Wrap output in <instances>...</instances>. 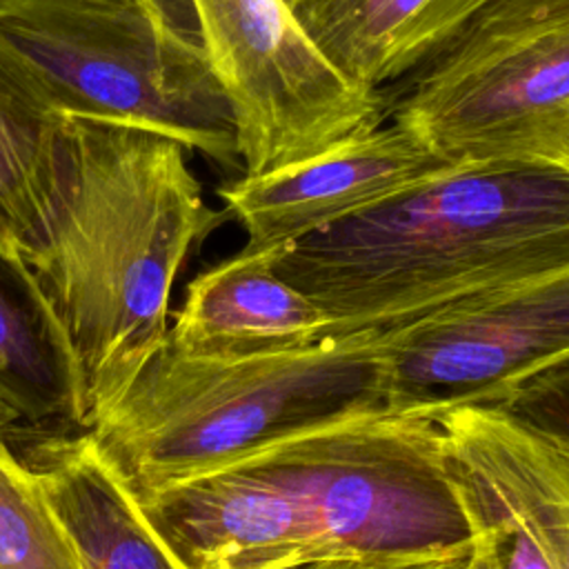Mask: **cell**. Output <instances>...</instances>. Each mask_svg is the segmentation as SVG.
<instances>
[{
  "label": "cell",
  "mask_w": 569,
  "mask_h": 569,
  "mask_svg": "<svg viewBox=\"0 0 569 569\" xmlns=\"http://www.w3.org/2000/svg\"><path fill=\"white\" fill-rule=\"evenodd\" d=\"M187 149L158 131L62 118L51 209L11 267L62 358L76 429L93 422L169 342L173 282L227 216Z\"/></svg>",
  "instance_id": "1"
},
{
  "label": "cell",
  "mask_w": 569,
  "mask_h": 569,
  "mask_svg": "<svg viewBox=\"0 0 569 569\" xmlns=\"http://www.w3.org/2000/svg\"><path fill=\"white\" fill-rule=\"evenodd\" d=\"M569 267V171L489 162L422 182L284 244L276 269L338 327L391 329Z\"/></svg>",
  "instance_id": "2"
},
{
  "label": "cell",
  "mask_w": 569,
  "mask_h": 569,
  "mask_svg": "<svg viewBox=\"0 0 569 569\" xmlns=\"http://www.w3.org/2000/svg\"><path fill=\"white\" fill-rule=\"evenodd\" d=\"M378 333L385 405H505L569 367V267L478 291Z\"/></svg>",
  "instance_id": "8"
},
{
  "label": "cell",
  "mask_w": 569,
  "mask_h": 569,
  "mask_svg": "<svg viewBox=\"0 0 569 569\" xmlns=\"http://www.w3.org/2000/svg\"><path fill=\"white\" fill-rule=\"evenodd\" d=\"M380 93L387 120L442 158L556 164L569 120V0H491Z\"/></svg>",
  "instance_id": "6"
},
{
  "label": "cell",
  "mask_w": 569,
  "mask_h": 569,
  "mask_svg": "<svg viewBox=\"0 0 569 569\" xmlns=\"http://www.w3.org/2000/svg\"><path fill=\"white\" fill-rule=\"evenodd\" d=\"M462 167L429 149L409 129L385 120L311 158L231 180L218 189L244 247L298 242L422 182Z\"/></svg>",
  "instance_id": "9"
},
{
  "label": "cell",
  "mask_w": 569,
  "mask_h": 569,
  "mask_svg": "<svg viewBox=\"0 0 569 569\" xmlns=\"http://www.w3.org/2000/svg\"><path fill=\"white\" fill-rule=\"evenodd\" d=\"M140 2H144L151 11H156L158 16L167 18V20H171L176 24L196 29L187 0H140Z\"/></svg>",
  "instance_id": "20"
},
{
  "label": "cell",
  "mask_w": 569,
  "mask_h": 569,
  "mask_svg": "<svg viewBox=\"0 0 569 569\" xmlns=\"http://www.w3.org/2000/svg\"><path fill=\"white\" fill-rule=\"evenodd\" d=\"M282 247H242L200 271L173 316L169 342L191 356H249L336 336L331 316L278 273Z\"/></svg>",
  "instance_id": "11"
},
{
  "label": "cell",
  "mask_w": 569,
  "mask_h": 569,
  "mask_svg": "<svg viewBox=\"0 0 569 569\" xmlns=\"http://www.w3.org/2000/svg\"><path fill=\"white\" fill-rule=\"evenodd\" d=\"M138 2H140V0H138ZM142 4H144V2H142ZM144 7H147V4H144ZM153 13H156V11H153Z\"/></svg>",
  "instance_id": "23"
},
{
  "label": "cell",
  "mask_w": 569,
  "mask_h": 569,
  "mask_svg": "<svg viewBox=\"0 0 569 569\" xmlns=\"http://www.w3.org/2000/svg\"><path fill=\"white\" fill-rule=\"evenodd\" d=\"M556 164H560L562 169L569 171V120H567V127H565V136H562V147H560V153H558V160Z\"/></svg>",
  "instance_id": "22"
},
{
  "label": "cell",
  "mask_w": 569,
  "mask_h": 569,
  "mask_svg": "<svg viewBox=\"0 0 569 569\" xmlns=\"http://www.w3.org/2000/svg\"><path fill=\"white\" fill-rule=\"evenodd\" d=\"M469 549L436 556V558H400V560H371V558H333L309 562L296 569H467Z\"/></svg>",
  "instance_id": "19"
},
{
  "label": "cell",
  "mask_w": 569,
  "mask_h": 569,
  "mask_svg": "<svg viewBox=\"0 0 569 569\" xmlns=\"http://www.w3.org/2000/svg\"><path fill=\"white\" fill-rule=\"evenodd\" d=\"M20 427V420L16 416V411L7 405V400L0 393V436L7 438L11 431H16Z\"/></svg>",
  "instance_id": "21"
},
{
  "label": "cell",
  "mask_w": 569,
  "mask_h": 569,
  "mask_svg": "<svg viewBox=\"0 0 569 569\" xmlns=\"http://www.w3.org/2000/svg\"><path fill=\"white\" fill-rule=\"evenodd\" d=\"M502 407L542 418L569 431V367L531 382Z\"/></svg>",
  "instance_id": "18"
},
{
  "label": "cell",
  "mask_w": 569,
  "mask_h": 569,
  "mask_svg": "<svg viewBox=\"0 0 569 569\" xmlns=\"http://www.w3.org/2000/svg\"><path fill=\"white\" fill-rule=\"evenodd\" d=\"M436 413L362 407L231 460L267 485L296 567L449 556L471 529Z\"/></svg>",
  "instance_id": "4"
},
{
  "label": "cell",
  "mask_w": 569,
  "mask_h": 569,
  "mask_svg": "<svg viewBox=\"0 0 569 569\" xmlns=\"http://www.w3.org/2000/svg\"><path fill=\"white\" fill-rule=\"evenodd\" d=\"M0 51L62 118L151 129L240 164L233 111L198 31L138 0H0Z\"/></svg>",
  "instance_id": "5"
},
{
  "label": "cell",
  "mask_w": 569,
  "mask_h": 569,
  "mask_svg": "<svg viewBox=\"0 0 569 569\" xmlns=\"http://www.w3.org/2000/svg\"><path fill=\"white\" fill-rule=\"evenodd\" d=\"M0 393L20 425H73L67 369L31 293L0 260Z\"/></svg>",
  "instance_id": "15"
},
{
  "label": "cell",
  "mask_w": 569,
  "mask_h": 569,
  "mask_svg": "<svg viewBox=\"0 0 569 569\" xmlns=\"http://www.w3.org/2000/svg\"><path fill=\"white\" fill-rule=\"evenodd\" d=\"M453 469L471 529L467 569H553L531 533L456 460Z\"/></svg>",
  "instance_id": "17"
},
{
  "label": "cell",
  "mask_w": 569,
  "mask_h": 569,
  "mask_svg": "<svg viewBox=\"0 0 569 569\" xmlns=\"http://www.w3.org/2000/svg\"><path fill=\"white\" fill-rule=\"evenodd\" d=\"M318 51L356 87L382 91L491 0H287Z\"/></svg>",
  "instance_id": "13"
},
{
  "label": "cell",
  "mask_w": 569,
  "mask_h": 569,
  "mask_svg": "<svg viewBox=\"0 0 569 569\" xmlns=\"http://www.w3.org/2000/svg\"><path fill=\"white\" fill-rule=\"evenodd\" d=\"M62 116L53 113L0 51V260L20 262L58 184Z\"/></svg>",
  "instance_id": "14"
},
{
  "label": "cell",
  "mask_w": 569,
  "mask_h": 569,
  "mask_svg": "<svg viewBox=\"0 0 569 569\" xmlns=\"http://www.w3.org/2000/svg\"><path fill=\"white\" fill-rule=\"evenodd\" d=\"M0 569H82L40 478L0 436Z\"/></svg>",
  "instance_id": "16"
},
{
  "label": "cell",
  "mask_w": 569,
  "mask_h": 569,
  "mask_svg": "<svg viewBox=\"0 0 569 569\" xmlns=\"http://www.w3.org/2000/svg\"><path fill=\"white\" fill-rule=\"evenodd\" d=\"M373 405H385L376 329L249 356H191L167 342L87 431L131 491L144 498Z\"/></svg>",
  "instance_id": "3"
},
{
  "label": "cell",
  "mask_w": 569,
  "mask_h": 569,
  "mask_svg": "<svg viewBox=\"0 0 569 569\" xmlns=\"http://www.w3.org/2000/svg\"><path fill=\"white\" fill-rule=\"evenodd\" d=\"M451 458L569 569V431L502 405L436 413Z\"/></svg>",
  "instance_id": "10"
},
{
  "label": "cell",
  "mask_w": 569,
  "mask_h": 569,
  "mask_svg": "<svg viewBox=\"0 0 569 569\" xmlns=\"http://www.w3.org/2000/svg\"><path fill=\"white\" fill-rule=\"evenodd\" d=\"M24 460L82 569H187L89 431L44 433Z\"/></svg>",
  "instance_id": "12"
},
{
  "label": "cell",
  "mask_w": 569,
  "mask_h": 569,
  "mask_svg": "<svg viewBox=\"0 0 569 569\" xmlns=\"http://www.w3.org/2000/svg\"><path fill=\"white\" fill-rule=\"evenodd\" d=\"M233 111L244 176L311 158L387 120L385 100L349 82L287 0H187Z\"/></svg>",
  "instance_id": "7"
}]
</instances>
